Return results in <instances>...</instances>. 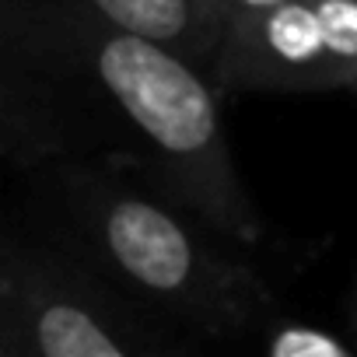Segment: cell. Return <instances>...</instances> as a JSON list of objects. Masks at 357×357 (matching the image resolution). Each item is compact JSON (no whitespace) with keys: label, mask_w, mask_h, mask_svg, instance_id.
I'll use <instances>...</instances> for the list:
<instances>
[{"label":"cell","mask_w":357,"mask_h":357,"mask_svg":"<svg viewBox=\"0 0 357 357\" xmlns=\"http://www.w3.org/2000/svg\"><path fill=\"white\" fill-rule=\"evenodd\" d=\"M32 8L77 74L98 154L133 158L235 249H256L266 225L238 175L214 74L77 0H32Z\"/></svg>","instance_id":"cell-1"},{"label":"cell","mask_w":357,"mask_h":357,"mask_svg":"<svg viewBox=\"0 0 357 357\" xmlns=\"http://www.w3.org/2000/svg\"><path fill=\"white\" fill-rule=\"evenodd\" d=\"M43 175L60 235L165 326L221 343L280 315L259 270L133 158L84 154Z\"/></svg>","instance_id":"cell-2"},{"label":"cell","mask_w":357,"mask_h":357,"mask_svg":"<svg viewBox=\"0 0 357 357\" xmlns=\"http://www.w3.org/2000/svg\"><path fill=\"white\" fill-rule=\"evenodd\" d=\"M147 308L123 294L60 231L0 242V357H154L175 354Z\"/></svg>","instance_id":"cell-3"},{"label":"cell","mask_w":357,"mask_h":357,"mask_svg":"<svg viewBox=\"0 0 357 357\" xmlns=\"http://www.w3.org/2000/svg\"><path fill=\"white\" fill-rule=\"evenodd\" d=\"M98 154V133L70 60L32 0H0V158L11 168Z\"/></svg>","instance_id":"cell-4"},{"label":"cell","mask_w":357,"mask_h":357,"mask_svg":"<svg viewBox=\"0 0 357 357\" xmlns=\"http://www.w3.org/2000/svg\"><path fill=\"white\" fill-rule=\"evenodd\" d=\"M221 91H336L357 84V0H284L225 32Z\"/></svg>","instance_id":"cell-5"},{"label":"cell","mask_w":357,"mask_h":357,"mask_svg":"<svg viewBox=\"0 0 357 357\" xmlns=\"http://www.w3.org/2000/svg\"><path fill=\"white\" fill-rule=\"evenodd\" d=\"M77 4L91 8L112 25L168 43L207 70L221 46V32L200 0H77Z\"/></svg>","instance_id":"cell-6"},{"label":"cell","mask_w":357,"mask_h":357,"mask_svg":"<svg viewBox=\"0 0 357 357\" xmlns=\"http://www.w3.org/2000/svg\"><path fill=\"white\" fill-rule=\"evenodd\" d=\"M263 350L270 357H354L357 340L343 336L340 329L273 315L263 326Z\"/></svg>","instance_id":"cell-7"},{"label":"cell","mask_w":357,"mask_h":357,"mask_svg":"<svg viewBox=\"0 0 357 357\" xmlns=\"http://www.w3.org/2000/svg\"><path fill=\"white\" fill-rule=\"evenodd\" d=\"M200 4L207 8V15L214 18V25H218V32H221V39H225L228 29H235V25H242V22H249V18H259V15L273 11L277 4H284V0H200Z\"/></svg>","instance_id":"cell-8"},{"label":"cell","mask_w":357,"mask_h":357,"mask_svg":"<svg viewBox=\"0 0 357 357\" xmlns=\"http://www.w3.org/2000/svg\"><path fill=\"white\" fill-rule=\"evenodd\" d=\"M347 333L357 340V273H354V287H350V298H347Z\"/></svg>","instance_id":"cell-9"},{"label":"cell","mask_w":357,"mask_h":357,"mask_svg":"<svg viewBox=\"0 0 357 357\" xmlns=\"http://www.w3.org/2000/svg\"><path fill=\"white\" fill-rule=\"evenodd\" d=\"M350 91H354V95H357V84H354V88H350Z\"/></svg>","instance_id":"cell-10"}]
</instances>
